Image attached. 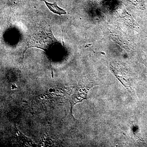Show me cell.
<instances>
[{
	"label": "cell",
	"instance_id": "cell-1",
	"mask_svg": "<svg viewBox=\"0 0 147 147\" xmlns=\"http://www.w3.org/2000/svg\"><path fill=\"white\" fill-rule=\"evenodd\" d=\"M73 90V94L70 95V98L69 101L71 104V113H72V109L73 106L78 102H82L84 99H87L88 91L89 90H86L82 86L72 87Z\"/></svg>",
	"mask_w": 147,
	"mask_h": 147
},
{
	"label": "cell",
	"instance_id": "cell-2",
	"mask_svg": "<svg viewBox=\"0 0 147 147\" xmlns=\"http://www.w3.org/2000/svg\"><path fill=\"white\" fill-rule=\"evenodd\" d=\"M42 1L45 3V4L47 5L48 8L53 13L59 14V15L66 14V11L59 7L56 3H51L47 2L45 0H42Z\"/></svg>",
	"mask_w": 147,
	"mask_h": 147
}]
</instances>
